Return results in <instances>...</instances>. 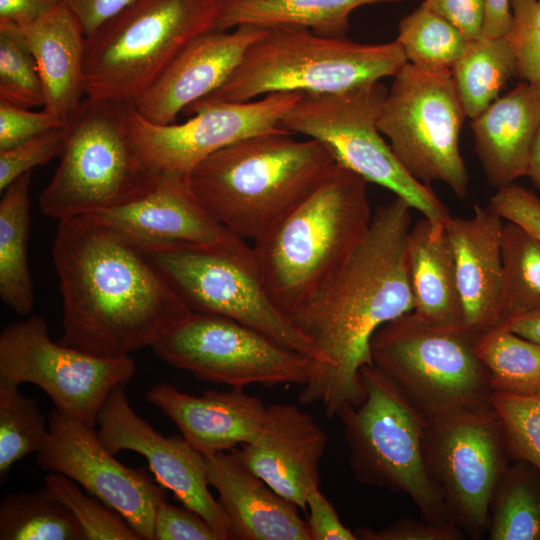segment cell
<instances>
[{
  "label": "cell",
  "mask_w": 540,
  "mask_h": 540,
  "mask_svg": "<svg viewBox=\"0 0 540 540\" xmlns=\"http://www.w3.org/2000/svg\"><path fill=\"white\" fill-rule=\"evenodd\" d=\"M512 19L510 0H485L482 35L503 37Z\"/></svg>",
  "instance_id": "f907efd6"
},
{
  "label": "cell",
  "mask_w": 540,
  "mask_h": 540,
  "mask_svg": "<svg viewBox=\"0 0 540 540\" xmlns=\"http://www.w3.org/2000/svg\"><path fill=\"white\" fill-rule=\"evenodd\" d=\"M220 0H133L85 37L86 97L133 104L196 37Z\"/></svg>",
  "instance_id": "ba28073f"
},
{
  "label": "cell",
  "mask_w": 540,
  "mask_h": 540,
  "mask_svg": "<svg viewBox=\"0 0 540 540\" xmlns=\"http://www.w3.org/2000/svg\"><path fill=\"white\" fill-rule=\"evenodd\" d=\"M527 176L533 185L540 189V123L529 154Z\"/></svg>",
  "instance_id": "f5cc1de1"
},
{
  "label": "cell",
  "mask_w": 540,
  "mask_h": 540,
  "mask_svg": "<svg viewBox=\"0 0 540 540\" xmlns=\"http://www.w3.org/2000/svg\"><path fill=\"white\" fill-rule=\"evenodd\" d=\"M327 433L293 404L267 406L257 436L232 449L241 462L272 489L303 510L319 488V466Z\"/></svg>",
  "instance_id": "44dd1931"
},
{
  "label": "cell",
  "mask_w": 540,
  "mask_h": 540,
  "mask_svg": "<svg viewBox=\"0 0 540 540\" xmlns=\"http://www.w3.org/2000/svg\"><path fill=\"white\" fill-rule=\"evenodd\" d=\"M396 41L409 63L430 72L452 71L468 43L458 28L424 2L400 20Z\"/></svg>",
  "instance_id": "e575fe53"
},
{
  "label": "cell",
  "mask_w": 540,
  "mask_h": 540,
  "mask_svg": "<svg viewBox=\"0 0 540 540\" xmlns=\"http://www.w3.org/2000/svg\"><path fill=\"white\" fill-rule=\"evenodd\" d=\"M60 343L104 358L152 347L190 309L147 257L90 215L59 220Z\"/></svg>",
  "instance_id": "7a4b0ae2"
},
{
  "label": "cell",
  "mask_w": 540,
  "mask_h": 540,
  "mask_svg": "<svg viewBox=\"0 0 540 540\" xmlns=\"http://www.w3.org/2000/svg\"><path fill=\"white\" fill-rule=\"evenodd\" d=\"M154 540H219V537L201 515L165 499L156 508Z\"/></svg>",
  "instance_id": "b9f144b4"
},
{
  "label": "cell",
  "mask_w": 540,
  "mask_h": 540,
  "mask_svg": "<svg viewBox=\"0 0 540 540\" xmlns=\"http://www.w3.org/2000/svg\"><path fill=\"white\" fill-rule=\"evenodd\" d=\"M506 328L540 344V310L514 320Z\"/></svg>",
  "instance_id": "816d5d0a"
},
{
  "label": "cell",
  "mask_w": 540,
  "mask_h": 540,
  "mask_svg": "<svg viewBox=\"0 0 540 540\" xmlns=\"http://www.w3.org/2000/svg\"><path fill=\"white\" fill-rule=\"evenodd\" d=\"M411 207L400 197L380 205L337 273L289 320L319 351L322 364L302 386V404L319 403L328 418L360 404V370L372 365L378 328L413 310L406 262Z\"/></svg>",
  "instance_id": "6da1fadb"
},
{
  "label": "cell",
  "mask_w": 540,
  "mask_h": 540,
  "mask_svg": "<svg viewBox=\"0 0 540 540\" xmlns=\"http://www.w3.org/2000/svg\"><path fill=\"white\" fill-rule=\"evenodd\" d=\"M431 10L438 13L470 40L482 35L485 0H424Z\"/></svg>",
  "instance_id": "7dc6e473"
},
{
  "label": "cell",
  "mask_w": 540,
  "mask_h": 540,
  "mask_svg": "<svg viewBox=\"0 0 540 540\" xmlns=\"http://www.w3.org/2000/svg\"><path fill=\"white\" fill-rule=\"evenodd\" d=\"M466 114L452 71H425L407 62L394 76L378 128L402 166L418 181H440L467 196L468 173L459 150Z\"/></svg>",
  "instance_id": "8fae6325"
},
{
  "label": "cell",
  "mask_w": 540,
  "mask_h": 540,
  "mask_svg": "<svg viewBox=\"0 0 540 540\" xmlns=\"http://www.w3.org/2000/svg\"><path fill=\"white\" fill-rule=\"evenodd\" d=\"M540 123V89L522 82L472 119L475 151L488 182L498 188L527 176Z\"/></svg>",
  "instance_id": "d4e9b609"
},
{
  "label": "cell",
  "mask_w": 540,
  "mask_h": 540,
  "mask_svg": "<svg viewBox=\"0 0 540 540\" xmlns=\"http://www.w3.org/2000/svg\"><path fill=\"white\" fill-rule=\"evenodd\" d=\"M501 240L502 281L497 328L540 310V240L506 221Z\"/></svg>",
  "instance_id": "4dcf8cb0"
},
{
  "label": "cell",
  "mask_w": 540,
  "mask_h": 540,
  "mask_svg": "<svg viewBox=\"0 0 540 540\" xmlns=\"http://www.w3.org/2000/svg\"><path fill=\"white\" fill-rule=\"evenodd\" d=\"M301 92H276L246 102H197L180 124H154L127 105L130 134L145 164L156 173L188 175L206 158L241 139L276 131Z\"/></svg>",
  "instance_id": "2e32d148"
},
{
  "label": "cell",
  "mask_w": 540,
  "mask_h": 540,
  "mask_svg": "<svg viewBox=\"0 0 540 540\" xmlns=\"http://www.w3.org/2000/svg\"><path fill=\"white\" fill-rule=\"evenodd\" d=\"M407 62L396 40L363 44L302 27H274L247 49L218 89L197 102H246L276 92H338L394 77Z\"/></svg>",
  "instance_id": "5b68a950"
},
{
  "label": "cell",
  "mask_w": 540,
  "mask_h": 540,
  "mask_svg": "<svg viewBox=\"0 0 540 540\" xmlns=\"http://www.w3.org/2000/svg\"><path fill=\"white\" fill-rule=\"evenodd\" d=\"M516 76L514 53L503 37L484 35L468 40L452 69L455 88L466 117L476 118L500 96L508 80Z\"/></svg>",
  "instance_id": "f546056e"
},
{
  "label": "cell",
  "mask_w": 540,
  "mask_h": 540,
  "mask_svg": "<svg viewBox=\"0 0 540 540\" xmlns=\"http://www.w3.org/2000/svg\"><path fill=\"white\" fill-rule=\"evenodd\" d=\"M63 2L65 0H0V21L25 26L39 20Z\"/></svg>",
  "instance_id": "681fc988"
},
{
  "label": "cell",
  "mask_w": 540,
  "mask_h": 540,
  "mask_svg": "<svg viewBox=\"0 0 540 540\" xmlns=\"http://www.w3.org/2000/svg\"><path fill=\"white\" fill-rule=\"evenodd\" d=\"M386 87L380 81L330 93H302L279 128L322 142L337 164L405 200L433 222L445 224L447 206L430 185L399 162L378 128Z\"/></svg>",
  "instance_id": "30bf717a"
},
{
  "label": "cell",
  "mask_w": 540,
  "mask_h": 540,
  "mask_svg": "<svg viewBox=\"0 0 540 540\" xmlns=\"http://www.w3.org/2000/svg\"><path fill=\"white\" fill-rule=\"evenodd\" d=\"M504 219L488 206H474L469 218L445 222L452 250L463 327L480 337L497 328L502 281Z\"/></svg>",
  "instance_id": "7402d4cb"
},
{
  "label": "cell",
  "mask_w": 540,
  "mask_h": 540,
  "mask_svg": "<svg viewBox=\"0 0 540 540\" xmlns=\"http://www.w3.org/2000/svg\"><path fill=\"white\" fill-rule=\"evenodd\" d=\"M1 540H85L68 507L47 485L10 493L0 502Z\"/></svg>",
  "instance_id": "1f68e13d"
},
{
  "label": "cell",
  "mask_w": 540,
  "mask_h": 540,
  "mask_svg": "<svg viewBox=\"0 0 540 540\" xmlns=\"http://www.w3.org/2000/svg\"><path fill=\"white\" fill-rule=\"evenodd\" d=\"M97 434L114 455L134 451L148 462L154 480L182 505L201 515L219 540L232 539L229 520L209 491L205 458L183 437L164 436L130 406L124 386L113 388L97 416Z\"/></svg>",
  "instance_id": "d6986e66"
},
{
  "label": "cell",
  "mask_w": 540,
  "mask_h": 540,
  "mask_svg": "<svg viewBox=\"0 0 540 540\" xmlns=\"http://www.w3.org/2000/svg\"><path fill=\"white\" fill-rule=\"evenodd\" d=\"M399 1L402 0H220L214 29L295 26L321 36L343 38L350 29V15L358 7Z\"/></svg>",
  "instance_id": "83f0119b"
},
{
  "label": "cell",
  "mask_w": 540,
  "mask_h": 540,
  "mask_svg": "<svg viewBox=\"0 0 540 540\" xmlns=\"http://www.w3.org/2000/svg\"><path fill=\"white\" fill-rule=\"evenodd\" d=\"M406 262L412 312L434 326L462 328L455 266L445 225L423 217L411 226Z\"/></svg>",
  "instance_id": "4316f807"
},
{
  "label": "cell",
  "mask_w": 540,
  "mask_h": 540,
  "mask_svg": "<svg viewBox=\"0 0 540 540\" xmlns=\"http://www.w3.org/2000/svg\"><path fill=\"white\" fill-rule=\"evenodd\" d=\"M20 27L39 69L43 109L65 124L86 97L81 26L63 2L39 20Z\"/></svg>",
  "instance_id": "484cf974"
},
{
  "label": "cell",
  "mask_w": 540,
  "mask_h": 540,
  "mask_svg": "<svg viewBox=\"0 0 540 540\" xmlns=\"http://www.w3.org/2000/svg\"><path fill=\"white\" fill-rule=\"evenodd\" d=\"M367 181L339 165L252 247L261 281L289 318L337 273L365 236Z\"/></svg>",
  "instance_id": "277c9868"
},
{
  "label": "cell",
  "mask_w": 540,
  "mask_h": 540,
  "mask_svg": "<svg viewBox=\"0 0 540 540\" xmlns=\"http://www.w3.org/2000/svg\"><path fill=\"white\" fill-rule=\"evenodd\" d=\"M336 161L320 141L276 131L215 152L187 176L210 214L238 238L268 233L326 178Z\"/></svg>",
  "instance_id": "3957f363"
},
{
  "label": "cell",
  "mask_w": 540,
  "mask_h": 540,
  "mask_svg": "<svg viewBox=\"0 0 540 540\" xmlns=\"http://www.w3.org/2000/svg\"><path fill=\"white\" fill-rule=\"evenodd\" d=\"M35 57L20 26L0 21V101L32 108L44 106Z\"/></svg>",
  "instance_id": "8d00e7d4"
},
{
  "label": "cell",
  "mask_w": 540,
  "mask_h": 540,
  "mask_svg": "<svg viewBox=\"0 0 540 540\" xmlns=\"http://www.w3.org/2000/svg\"><path fill=\"white\" fill-rule=\"evenodd\" d=\"M125 103L85 97L65 125L60 163L39 196L58 220L120 207L146 194L159 174L133 143Z\"/></svg>",
  "instance_id": "52a82bcc"
},
{
  "label": "cell",
  "mask_w": 540,
  "mask_h": 540,
  "mask_svg": "<svg viewBox=\"0 0 540 540\" xmlns=\"http://www.w3.org/2000/svg\"><path fill=\"white\" fill-rule=\"evenodd\" d=\"M61 125L64 124L44 109L35 112L0 101V151Z\"/></svg>",
  "instance_id": "ee69618b"
},
{
  "label": "cell",
  "mask_w": 540,
  "mask_h": 540,
  "mask_svg": "<svg viewBox=\"0 0 540 540\" xmlns=\"http://www.w3.org/2000/svg\"><path fill=\"white\" fill-rule=\"evenodd\" d=\"M515 460L492 499L487 531L490 540H540V483L530 463Z\"/></svg>",
  "instance_id": "d6a6232c"
},
{
  "label": "cell",
  "mask_w": 540,
  "mask_h": 540,
  "mask_svg": "<svg viewBox=\"0 0 540 540\" xmlns=\"http://www.w3.org/2000/svg\"><path fill=\"white\" fill-rule=\"evenodd\" d=\"M49 436L48 419L38 402L24 396L19 386L0 381V480L22 458L38 453Z\"/></svg>",
  "instance_id": "d590c367"
},
{
  "label": "cell",
  "mask_w": 540,
  "mask_h": 540,
  "mask_svg": "<svg viewBox=\"0 0 540 540\" xmlns=\"http://www.w3.org/2000/svg\"><path fill=\"white\" fill-rule=\"evenodd\" d=\"M357 540H462L463 531L453 522L434 523L424 519L400 518L381 529L357 527Z\"/></svg>",
  "instance_id": "7bdbcfd3"
},
{
  "label": "cell",
  "mask_w": 540,
  "mask_h": 540,
  "mask_svg": "<svg viewBox=\"0 0 540 540\" xmlns=\"http://www.w3.org/2000/svg\"><path fill=\"white\" fill-rule=\"evenodd\" d=\"M360 376L363 401L337 416L356 480L407 494L421 519L451 522L426 458L427 421L373 364Z\"/></svg>",
  "instance_id": "9c48e42d"
},
{
  "label": "cell",
  "mask_w": 540,
  "mask_h": 540,
  "mask_svg": "<svg viewBox=\"0 0 540 540\" xmlns=\"http://www.w3.org/2000/svg\"><path fill=\"white\" fill-rule=\"evenodd\" d=\"M168 365L230 387L307 384L311 358L227 317L190 311L151 347Z\"/></svg>",
  "instance_id": "7c38bea8"
},
{
  "label": "cell",
  "mask_w": 540,
  "mask_h": 540,
  "mask_svg": "<svg viewBox=\"0 0 540 540\" xmlns=\"http://www.w3.org/2000/svg\"><path fill=\"white\" fill-rule=\"evenodd\" d=\"M89 215L141 252L196 247L253 255L252 247L210 214L184 174L160 173L138 199Z\"/></svg>",
  "instance_id": "ac0fdd59"
},
{
  "label": "cell",
  "mask_w": 540,
  "mask_h": 540,
  "mask_svg": "<svg viewBox=\"0 0 540 540\" xmlns=\"http://www.w3.org/2000/svg\"><path fill=\"white\" fill-rule=\"evenodd\" d=\"M425 449L450 521L482 539L494 493L513 458L495 407L428 424Z\"/></svg>",
  "instance_id": "9a60e30c"
},
{
  "label": "cell",
  "mask_w": 540,
  "mask_h": 540,
  "mask_svg": "<svg viewBox=\"0 0 540 540\" xmlns=\"http://www.w3.org/2000/svg\"><path fill=\"white\" fill-rule=\"evenodd\" d=\"M66 138L67 128L64 124L0 151V191L3 192L13 181L34 167L45 165L60 156Z\"/></svg>",
  "instance_id": "60d3db41"
},
{
  "label": "cell",
  "mask_w": 540,
  "mask_h": 540,
  "mask_svg": "<svg viewBox=\"0 0 540 540\" xmlns=\"http://www.w3.org/2000/svg\"><path fill=\"white\" fill-rule=\"evenodd\" d=\"M133 0H65L79 22L84 36L127 7Z\"/></svg>",
  "instance_id": "c3c4849f"
},
{
  "label": "cell",
  "mask_w": 540,
  "mask_h": 540,
  "mask_svg": "<svg viewBox=\"0 0 540 540\" xmlns=\"http://www.w3.org/2000/svg\"><path fill=\"white\" fill-rule=\"evenodd\" d=\"M477 340L463 327L434 326L410 311L378 328L370 351L373 365L433 424L494 408Z\"/></svg>",
  "instance_id": "8992f818"
},
{
  "label": "cell",
  "mask_w": 540,
  "mask_h": 540,
  "mask_svg": "<svg viewBox=\"0 0 540 540\" xmlns=\"http://www.w3.org/2000/svg\"><path fill=\"white\" fill-rule=\"evenodd\" d=\"M134 373L130 355L98 357L52 341L39 315L12 322L0 334V381L40 387L55 408L91 427L110 391L125 387Z\"/></svg>",
  "instance_id": "5bb4252c"
},
{
  "label": "cell",
  "mask_w": 540,
  "mask_h": 540,
  "mask_svg": "<svg viewBox=\"0 0 540 540\" xmlns=\"http://www.w3.org/2000/svg\"><path fill=\"white\" fill-rule=\"evenodd\" d=\"M476 351L490 374L494 392L540 395L539 343L507 328H494L478 338Z\"/></svg>",
  "instance_id": "836d02e7"
},
{
  "label": "cell",
  "mask_w": 540,
  "mask_h": 540,
  "mask_svg": "<svg viewBox=\"0 0 540 540\" xmlns=\"http://www.w3.org/2000/svg\"><path fill=\"white\" fill-rule=\"evenodd\" d=\"M49 436L36 454L48 473H60L83 487L117 513L143 540H154L156 508L167 491L145 469L119 462L101 442L97 430L53 408L48 415Z\"/></svg>",
  "instance_id": "e0dca14e"
},
{
  "label": "cell",
  "mask_w": 540,
  "mask_h": 540,
  "mask_svg": "<svg viewBox=\"0 0 540 540\" xmlns=\"http://www.w3.org/2000/svg\"><path fill=\"white\" fill-rule=\"evenodd\" d=\"M204 458L208 483L218 493L232 539L310 540L299 507L250 471L233 450Z\"/></svg>",
  "instance_id": "cb8c5ba5"
},
{
  "label": "cell",
  "mask_w": 540,
  "mask_h": 540,
  "mask_svg": "<svg viewBox=\"0 0 540 540\" xmlns=\"http://www.w3.org/2000/svg\"><path fill=\"white\" fill-rule=\"evenodd\" d=\"M194 312L230 318L271 337L321 366L317 348L276 306L255 261L213 249L183 247L142 252Z\"/></svg>",
  "instance_id": "4fadbf2b"
},
{
  "label": "cell",
  "mask_w": 540,
  "mask_h": 540,
  "mask_svg": "<svg viewBox=\"0 0 540 540\" xmlns=\"http://www.w3.org/2000/svg\"><path fill=\"white\" fill-rule=\"evenodd\" d=\"M307 509L310 540H357L354 530L341 522L335 508L319 488L309 494Z\"/></svg>",
  "instance_id": "bcb514c9"
},
{
  "label": "cell",
  "mask_w": 540,
  "mask_h": 540,
  "mask_svg": "<svg viewBox=\"0 0 540 540\" xmlns=\"http://www.w3.org/2000/svg\"><path fill=\"white\" fill-rule=\"evenodd\" d=\"M44 484L74 515L85 540H141L119 513L94 501L70 478L60 473H47Z\"/></svg>",
  "instance_id": "74e56055"
},
{
  "label": "cell",
  "mask_w": 540,
  "mask_h": 540,
  "mask_svg": "<svg viewBox=\"0 0 540 540\" xmlns=\"http://www.w3.org/2000/svg\"><path fill=\"white\" fill-rule=\"evenodd\" d=\"M266 30L242 25L230 30L212 29L199 35L131 105L154 124L174 123L179 113L214 92L229 78L247 49Z\"/></svg>",
  "instance_id": "ffe728a7"
},
{
  "label": "cell",
  "mask_w": 540,
  "mask_h": 540,
  "mask_svg": "<svg viewBox=\"0 0 540 540\" xmlns=\"http://www.w3.org/2000/svg\"><path fill=\"white\" fill-rule=\"evenodd\" d=\"M146 399L204 456L230 451L253 440L267 410L260 398L247 394L242 387L208 390L194 396L172 384L159 383L147 391Z\"/></svg>",
  "instance_id": "603a6c76"
},
{
  "label": "cell",
  "mask_w": 540,
  "mask_h": 540,
  "mask_svg": "<svg viewBox=\"0 0 540 540\" xmlns=\"http://www.w3.org/2000/svg\"><path fill=\"white\" fill-rule=\"evenodd\" d=\"M512 19L505 35L516 76L540 89V0H510Z\"/></svg>",
  "instance_id": "ab89813d"
},
{
  "label": "cell",
  "mask_w": 540,
  "mask_h": 540,
  "mask_svg": "<svg viewBox=\"0 0 540 540\" xmlns=\"http://www.w3.org/2000/svg\"><path fill=\"white\" fill-rule=\"evenodd\" d=\"M487 206L505 221L522 226L540 240V199L533 191L512 183L498 188Z\"/></svg>",
  "instance_id": "f6af8a7d"
},
{
  "label": "cell",
  "mask_w": 540,
  "mask_h": 540,
  "mask_svg": "<svg viewBox=\"0 0 540 540\" xmlns=\"http://www.w3.org/2000/svg\"><path fill=\"white\" fill-rule=\"evenodd\" d=\"M493 405L502 420L513 459L540 471V395L513 396L494 392Z\"/></svg>",
  "instance_id": "f35d334b"
},
{
  "label": "cell",
  "mask_w": 540,
  "mask_h": 540,
  "mask_svg": "<svg viewBox=\"0 0 540 540\" xmlns=\"http://www.w3.org/2000/svg\"><path fill=\"white\" fill-rule=\"evenodd\" d=\"M31 176L32 171L13 181L0 201V297L21 316L34 306L28 261Z\"/></svg>",
  "instance_id": "f1b7e54d"
}]
</instances>
